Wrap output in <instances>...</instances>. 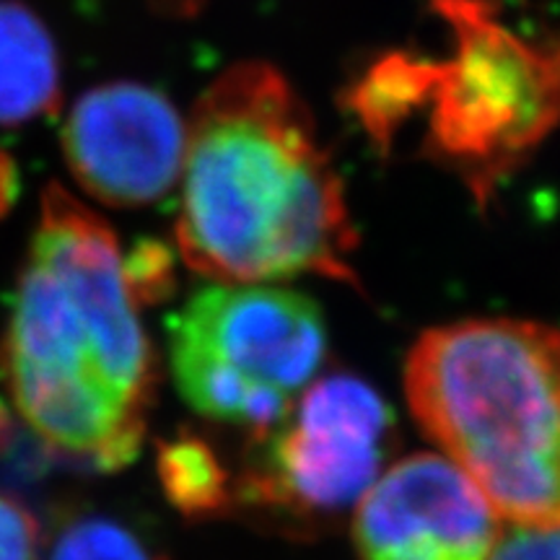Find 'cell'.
Segmentation results:
<instances>
[{
	"instance_id": "9",
	"label": "cell",
	"mask_w": 560,
	"mask_h": 560,
	"mask_svg": "<svg viewBox=\"0 0 560 560\" xmlns=\"http://www.w3.org/2000/svg\"><path fill=\"white\" fill-rule=\"evenodd\" d=\"M60 102V58L37 13L0 0V125L50 115Z\"/></svg>"
},
{
	"instance_id": "1",
	"label": "cell",
	"mask_w": 560,
	"mask_h": 560,
	"mask_svg": "<svg viewBox=\"0 0 560 560\" xmlns=\"http://www.w3.org/2000/svg\"><path fill=\"white\" fill-rule=\"evenodd\" d=\"M115 231L58 185L42 195L3 338L11 400L47 457L117 472L138 457L156 361Z\"/></svg>"
},
{
	"instance_id": "7",
	"label": "cell",
	"mask_w": 560,
	"mask_h": 560,
	"mask_svg": "<svg viewBox=\"0 0 560 560\" xmlns=\"http://www.w3.org/2000/svg\"><path fill=\"white\" fill-rule=\"evenodd\" d=\"M187 125L164 94L140 83L86 91L62 128V156L91 198L143 208L177 185Z\"/></svg>"
},
{
	"instance_id": "3",
	"label": "cell",
	"mask_w": 560,
	"mask_h": 560,
	"mask_svg": "<svg viewBox=\"0 0 560 560\" xmlns=\"http://www.w3.org/2000/svg\"><path fill=\"white\" fill-rule=\"evenodd\" d=\"M431 9L450 26V55L387 52L353 83L348 109L382 151L423 117V156L486 208L560 128V32L527 37L495 0H431Z\"/></svg>"
},
{
	"instance_id": "11",
	"label": "cell",
	"mask_w": 560,
	"mask_h": 560,
	"mask_svg": "<svg viewBox=\"0 0 560 560\" xmlns=\"http://www.w3.org/2000/svg\"><path fill=\"white\" fill-rule=\"evenodd\" d=\"M45 560H164L128 524L109 516H81L55 537Z\"/></svg>"
},
{
	"instance_id": "5",
	"label": "cell",
	"mask_w": 560,
	"mask_h": 560,
	"mask_svg": "<svg viewBox=\"0 0 560 560\" xmlns=\"http://www.w3.org/2000/svg\"><path fill=\"white\" fill-rule=\"evenodd\" d=\"M327 353L319 306L310 296L223 283L187 301L170 325L179 395L200 416L252 436L283 423Z\"/></svg>"
},
{
	"instance_id": "4",
	"label": "cell",
	"mask_w": 560,
	"mask_h": 560,
	"mask_svg": "<svg viewBox=\"0 0 560 560\" xmlns=\"http://www.w3.org/2000/svg\"><path fill=\"white\" fill-rule=\"evenodd\" d=\"M418 425L514 527H560V330L462 319L405 361Z\"/></svg>"
},
{
	"instance_id": "12",
	"label": "cell",
	"mask_w": 560,
	"mask_h": 560,
	"mask_svg": "<svg viewBox=\"0 0 560 560\" xmlns=\"http://www.w3.org/2000/svg\"><path fill=\"white\" fill-rule=\"evenodd\" d=\"M125 272L140 306L156 304L172 289V260L161 244H140L125 257Z\"/></svg>"
},
{
	"instance_id": "13",
	"label": "cell",
	"mask_w": 560,
	"mask_h": 560,
	"mask_svg": "<svg viewBox=\"0 0 560 560\" xmlns=\"http://www.w3.org/2000/svg\"><path fill=\"white\" fill-rule=\"evenodd\" d=\"M37 516L9 493H0V560H39Z\"/></svg>"
},
{
	"instance_id": "10",
	"label": "cell",
	"mask_w": 560,
	"mask_h": 560,
	"mask_svg": "<svg viewBox=\"0 0 560 560\" xmlns=\"http://www.w3.org/2000/svg\"><path fill=\"white\" fill-rule=\"evenodd\" d=\"M156 472L166 499L187 520L221 516L236 503V480L206 439L179 433L161 441Z\"/></svg>"
},
{
	"instance_id": "6",
	"label": "cell",
	"mask_w": 560,
	"mask_h": 560,
	"mask_svg": "<svg viewBox=\"0 0 560 560\" xmlns=\"http://www.w3.org/2000/svg\"><path fill=\"white\" fill-rule=\"evenodd\" d=\"M255 444L236 480V503L310 529L340 516L374 486L395 450V410L359 376L330 374Z\"/></svg>"
},
{
	"instance_id": "16",
	"label": "cell",
	"mask_w": 560,
	"mask_h": 560,
	"mask_svg": "<svg viewBox=\"0 0 560 560\" xmlns=\"http://www.w3.org/2000/svg\"><path fill=\"white\" fill-rule=\"evenodd\" d=\"M13 439H16V425H13L11 416L5 412L3 405H0V457H5V454L11 452Z\"/></svg>"
},
{
	"instance_id": "8",
	"label": "cell",
	"mask_w": 560,
	"mask_h": 560,
	"mask_svg": "<svg viewBox=\"0 0 560 560\" xmlns=\"http://www.w3.org/2000/svg\"><path fill=\"white\" fill-rule=\"evenodd\" d=\"M499 537L501 520L486 495L439 454L392 465L353 516L361 560H488Z\"/></svg>"
},
{
	"instance_id": "2",
	"label": "cell",
	"mask_w": 560,
	"mask_h": 560,
	"mask_svg": "<svg viewBox=\"0 0 560 560\" xmlns=\"http://www.w3.org/2000/svg\"><path fill=\"white\" fill-rule=\"evenodd\" d=\"M177 247L219 283L322 276L361 289L346 187L310 107L268 62H236L195 102Z\"/></svg>"
},
{
	"instance_id": "15",
	"label": "cell",
	"mask_w": 560,
	"mask_h": 560,
	"mask_svg": "<svg viewBox=\"0 0 560 560\" xmlns=\"http://www.w3.org/2000/svg\"><path fill=\"white\" fill-rule=\"evenodd\" d=\"M13 192H16V174H13V164L0 153V215L11 206Z\"/></svg>"
},
{
	"instance_id": "14",
	"label": "cell",
	"mask_w": 560,
	"mask_h": 560,
	"mask_svg": "<svg viewBox=\"0 0 560 560\" xmlns=\"http://www.w3.org/2000/svg\"><path fill=\"white\" fill-rule=\"evenodd\" d=\"M488 560H560V527H514L499 537Z\"/></svg>"
}]
</instances>
